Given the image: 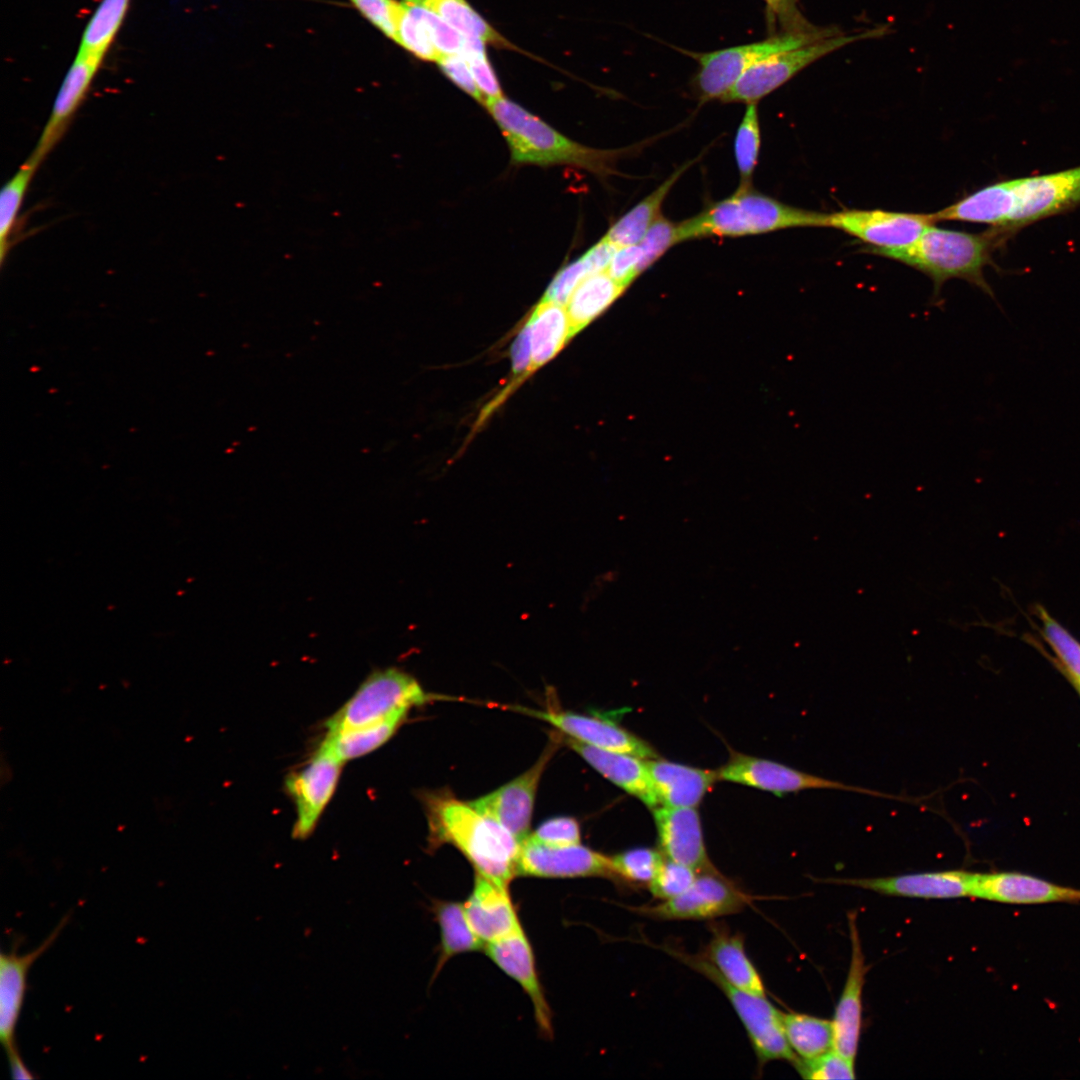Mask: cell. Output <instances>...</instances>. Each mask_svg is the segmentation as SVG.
<instances>
[{
  "label": "cell",
  "mask_w": 1080,
  "mask_h": 1080,
  "mask_svg": "<svg viewBox=\"0 0 1080 1080\" xmlns=\"http://www.w3.org/2000/svg\"><path fill=\"white\" fill-rule=\"evenodd\" d=\"M1080 204V166L999 181L933 213L939 221L987 224L1007 238L1019 229Z\"/></svg>",
  "instance_id": "cell-1"
},
{
  "label": "cell",
  "mask_w": 1080,
  "mask_h": 1080,
  "mask_svg": "<svg viewBox=\"0 0 1080 1080\" xmlns=\"http://www.w3.org/2000/svg\"><path fill=\"white\" fill-rule=\"evenodd\" d=\"M431 846L448 843L476 873L508 887L516 876L520 842L497 821L448 793L423 796Z\"/></svg>",
  "instance_id": "cell-2"
},
{
  "label": "cell",
  "mask_w": 1080,
  "mask_h": 1080,
  "mask_svg": "<svg viewBox=\"0 0 1080 1080\" xmlns=\"http://www.w3.org/2000/svg\"><path fill=\"white\" fill-rule=\"evenodd\" d=\"M1006 239L1005 235L993 228L975 234L940 228L934 224L906 247L872 253L901 262L927 275L933 282L936 304L942 286L950 279L965 280L995 299L984 276V269L993 264V251Z\"/></svg>",
  "instance_id": "cell-3"
},
{
  "label": "cell",
  "mask_w": 1080,
  "mask_h": 1080,
  "mask_svg": "<svg viewBox=\"0 0 1080 1080\" xmlns=\"http://www.w3.org/2000/svg\"><path fill=\"white\" fill-rule=\"evenodd\" d=\"M516 165H569L606 177L615 173L622 150H603L575 142L505 97L486 103Z\"/></svg>",
  "instance_id": "cell-4"
},
{
  "label": "cell",
  "mask_w": 1080,
  "mask_h": 1080,
  "mask_svg": "<svg viewBox=\"0 0 1080 1080\" xmlns=\"http://www.w3.org/2000/svg\"><path fill=\"white\" fill-rule=\"evenodd\" d=\"M829 213L806 210L739 186L729 197L678 223L680 242L707 237H739L788 228L828 227Z\"/></svg>",
  "instance_id": "cell-5"
},
{
  "label": "cell",
  "mask_w": 1080,
  "mask_h": 1080,
  "mask_svg": "<svg viewBox=\"0 0 1080 1080\" xmlns=\"http://www.w3.org/2000/svg\"><path fill=\"white\" fill-rule=\"evenodd\" d=\"M837 34L839 33L833 27L817 28L810 32L780 33L762 41L710 52H684L699 64L693 84L699 99L707 102L722 100L740 77L757 62L773 54Z\"/></svg>",
  "instance_id": "cell-6"
},
{
  "label": "cell",
  "mask_w": 1080,
  "mask_h": 1080,
  "mask_svg": "<svg viewBox=\"0 0 1080 1080\" xmlns=\"http://www.w3.org/2000/svg\"><path fill=\"white\" fill-rule=\"evenodd\" d=\"M663 950L707 977L723 991L747 1032L759 1067L773 1060H786L793 1065L797 1063L799 1058L785 1034L783 1013L766 996L735 988L702 954L691 955L667 947Z\"/></svg>",
  "instance_id": "cell-7"
},
{
  "label": "cell",
  "mask_w": 1080,
  "mask_h": 1080,
  "mask_svg": "<svg viewBox=\"0 0 1080 1080\" xmlns=\"http://www.w3.org/2000/svg\"><path fill=\"white\" fill-rule=\"evenodd\" d=\"M431 699L433 696L407 672L395 667L378 669L364 679L325 726L330 733L377 723Z\"/></svg>",
  "instance_id": "cell-8"
},
{
  "label": "cell",
  "mask_w": 1080,
  "mask_h": 1080,
  "mask_svg": "<svg viewBox=\"0 0 1080 1080\" xmlns=\"http://www.w3.org/2000/svg\"><path fill=\"white\" fill-rule=\"evenodd\" d=\"M887 32L888 28L881 26L851 35L837 34L773 54L751 66L721 101L747 105L757 103L823 56L856 41L881 37Z\"/></svg>",
  "instance_id": "cell-9"
},
{
  "label": "cell",
  "mask_w": 1080,
  "mask_h": 1080,
  "mask_svg": "<svg viewBox=\"0 0 1080 1080\" xmlns=\"http://www.w3.org/2000/svg\"><path fill=\"white\" fill-rule=\"evenodd\" d=\"M752 896L717 870L701 872L683 894L657 903L629 907L655 920H710L742 911Z\"/></svg>",
  "instance_id": "cell-10"
},
{
  "label": "cell",
  "mask_w": 1080,
  "mask_h": 1080,
  "mask_svg": "<svg viewBox=\"0 0 1080 1080\" xmlns=\"http://www.w3.org/2000/svg\"><path fill=\"white\" fill-rule=\"evenodd\" d=\"M717 774L719 780L758 788L776 795L807 789H834L891 799H906L905 797L901 799V797L895 795L830 780L799 771L778 762L738 752L731 753L729 760L717 771Z\"/></svg>",
  "instance_id": "cell-11"
},
{
  "label": "cell",
  "mask_w": 1080,
  "mask_h": 1080,
  "mask_svg": "<svg viewBox=\"0 0 1080 1080\" xmlns=\"http://www.w3.org/2000/svg\"><path fill=\"white\" fill-rule=\"evenodd\" d=\"M936 222L933 213L881 209H845L828 215V227L868 244L870 253L906 247Z\"/></svg>",
  "instance_id": "cell-12"
},
{
  "label": "cell",
  "mask_w": 1080,
  "mask_h": 1080,
  "mask_svg": "<svg viewBox=\"0 0 1080 1080\" xmlns=\"http://www.w3.org/2000/svg\"><path fill=\"white\" fill-rule=\"evenodd\" d=\"M342 764L319 746L303 768L287 776L285 788L296 810L292 830L295 839H305L315 829L335 792Z\"/></svg>",
  "instance_id": "cell-13"
},
{
  "label": "cell",
  "mask_w": 1080,
  "mask_h": 1080,
  "mask_svg": "<svg viewBox=\"0 0 1080 1080\" xmlns=\"http://www.w3.org/2000/svg\"><path fill=\"white\" fill-rule=\"evenodd\" d=\"M605 877L616 882L611 858L579 844L549 846L529 836L520 844L516 876Z\"/></svg>",
  "instance_id": "cell-14"
},
{
  "label": "cell",
  "mask_w": 1080,
  "mask_h": 1080,
  "mask_svg": "<svg viewBox=\"0 0 1080 1080\" xmlns=\"http://www.w3.org/2000/svg\"><path fill=\"white\" fill-rule=\"evenodd\" d=\"M558 742L552 741L538 760L524 773L498 789L469 803L497 821L521 843L529 836L537 787Z\"/></svg>",
  "instance_id": "cell-15"
},
{
  "label": "cell",
  "mask_w": 1080,
  "mask_h": 1080,
  "mask_svg": "<svg viewBox=\"0 0 1080 1080\" xmlns=\"http://www.w3.org/2000/svg\"><path fill=\"white\" fill-rule=\"evenodd\" d=\"M70 919L64 916L48 937L34 950L19 954L18 944L0 956V1041L8 1061L21 1057L16 1045V1029L24 1005L28 973L32 965L56 941Z\"/></svg>",
  "instance_id": "cell-16"
},
{
  "label": "cell",
  "mask_w": 1080,
  "mask_h": 1080,
  "mask_svg": "<svg viewBox=\"0 0 1080 1080\" xmlns=\"http://www.w3.org/2000/svg\"><path fill=\"white\" fill-rule=\"evenodd\" d=\"M519 711L539 718L557 728L565 736L585 744L630 754L645 760L657 758L656 751L647 742L610 720L568 711H540L526 708H519Z\"/></svg>",
  "instance_id": "cell-17"
},
{
  "label": "cell",
  "mask_w": 1080,
  "mask_h": 1080,
  "mask_svg": "<svg viewBox=\"0 0 1080 1080\" xmlns=\"http://www.w3.org/2000/svg\"><path fill=\"white\" fill-rule=\"evenodd\" d=\"M974 877L975 873L948 870L878 878H832L825 882L855 886L885 895L948 899L970 896Z\"/></svg>",
  "instance_id": "cell-18"
},
{
  "label": "cell",
  "mask_w": 1080,
  "mask_h": 1080,
  "mask_svg": "<svg viewBox=\"0 0 1080 1080\" xmlns=\"http://www.w3.org/2000/svg\"><path fill=\"white\" fill-rule=\"evenodd\" d=\"M487 956L529 996L539 1030L551 1037L552 1014L539 982L531 945L519 926L514 932L485 945Z\"/></svg>",
  "instance_id": "cell-19"
},
{
  "label": "cell",
  "mask_w": 1080,
  "mask_h": 1080,
  "mask_svg": "<svg viewBox=\"0 0 1080 1080\" xmlns=\"http://www.w3.org/2000/svg\"><path fill=\"white\" fill-rule=\"evenodd\" d=\"M654 819L661 853L666 859L682 863L696 872L716 870L711 864L694 807H656Z\"/></svg>",
  "instance_id": "cell-20"
},
{
  "label": "cell",
  "mask_w": 1080,
  "mask_h": 1080,
  "mask_svg": "<svg viewBox=\"0 0 1080 1080\" xmlns=\"http://www.w3.org/2000/svg\"><path fill=\"white\" fill-rule=\"evenodd\" d=\"M970 897L1008 904L1080 901V889L1019 872L975 873Z\"/></svg>",
  "instance_id": "cell-21"
},
{
  "label": "cell",
  "mask_w": 1080,
  "mask_h": 1080,
  "mask_svg": "<svg viewBox=\"0 0 1080 1080\" xmlns=\"http://www.w3.org/2000/svg\"><path fill=\"white\" fill-rule=\"evenodd\" d=\"M103 60L75 55L56 95L51 113L31 153L43 161L62 138L84 102Z\"/></svg>",
  "instance_id": "cell-22"
},
{
  "label": "cell",
  "mask_w": 1080,
  "mask_h": 1080,
  "mask_svg": "<svg viewBox=\"0 0 1080 1080\" xmlns=\"http://www.w3.org/2000/svg\"><path fill=\"white\" fill-rule=\"evenodd\" d=\"M851 960L832 1022L833 1049L855 1061L861 1031L862 990L867 967L855 917H849Z\"/></svg>",
  "instance_id": "cell-23"
},
{
  "label": "cell",
  "mask_w": 1080,
  "mask_h": 1080,
  "mask_svg": "<svg viewBox=\"0 0 1080 1080\" xmlns=\"http://www.w3.org/2000/svg\"><path fill=\"white\" fill-rule=\"evenodd\" d=\"M463 906L470 927L485 945L506 937L521 926L508 887L478 873Z\"/></svg>",
  "instance_id": "cell-24"
},
{
  "label": "cell",
  "mask_w": 1080,
  "mask_h": 1080,
  "mask_svg": "<svg viewBox=\"0 0 1080 1080\" xmlns=\"http://www.w3.org/2000/svg\"><path fill=\"white\" fill-rule=\"evenodd\" d=\"M563 741L612 783L637 797L648 807H658L660 802L646 761L642 762L630 754L597 748L568 736L564 737Z\"/></svg>",
  "instance_id": "cell-25"
},
{
  "label": "cell",
  "mask_w": 1080,
  "mask_h": 1080,
  "mask_svg": "<svg viewBox=\"0 0 1080 1080\" xmlns=\"http://www.w3.org/2000/svg\"><path fill=\"white\" fill-rule=\"evenodd\" d=\"M646 765L659 802L667 807H695L718 779L717 771L694 768L667 760L649 759Z\"/></svg>",
  "instance_id": "cell-26"
},
{
  "label": "cell",
  "mask_w": 1080,
  "mask_h": 1080,
  "mask_svg": "<svg viewBox=\"0 0 1080 1080\" xmlns=\"http://www.w3.org/2000/svg\"><path fill=\"white\" fill-rule=\"evenodd\" d=\"M711 928V938L702 955L735 988L766 996L762 978L745 951L743 937L719 925Z\"/></svg>",
  "instance_id": "cell-27"
},
{
  "label": "cell",
  "mask_w": 1080,
  "mask_h": 1080,
  "mask_svg": "<svg viewBox=\"0 0 1080 1080\" xmlns=\"http://www.w3.org/2000/svg\"><path fill=\"white\" fill-rule=\"evenodd\" d=\"M531 327V373L546 364L571 338L570 324L564 305L543 300L534 307L528 318Z\"/></svg>",
  "instance_id": "cell-28"
},
{
  "label": "cell",
  "mask_w": 1080,
  "mask_h": 1080,
  "mask_svg": "<svg viewBox=\"0 0 1080 1080\" xmlns=\"http://www.w3.org/2000/svg\"><path fill=\"white\" fill-rule=\"evenodd\" d=\"M693 163L687 162L674 171L660 186L620 217L604 238L616 247L637 245L648 229L661 216L662 204L673 185Z\"/></svg>",
  "instance_id": "cell-29"
},
{
  "label": "cell",
  "mask_w": 1080,
  "mask_h": 1080,
  "mask_svg": "<svg viewBox=\"0 0 1080 1080\" xmlns=\"http://www.w3.org/2000/svg\"><path fill=\"white\" fill-rule=\"evenodd\" d=\"M626 289L606 271L586 277L567 302L571 337L602 314Z\"/></svg>",
  "instance_id": "cell-30"
},
{
  "label": "cell",
  "mask_w": 1080,
  "mask_h": 1080,
  "mask_svg": "<svg viewBox=\"0 0 1080 1080\" xmlns=\"http://www.w3.org/2000/svg\"><path fill=\"white\" fill-rule=\"evenodd\" d=\"M408 711H400L377 723L327 732L320 746L343 763L361 757L386 743L404 722Z\"/></svg>",
  "instance_id": "cell-31"
},
{
  "label": "cell",
  "mask_w": 1080,
  "mask_h": 1080,
  "mask_svg": "<svg viewBox=\"0 0 1080 1080\" xmlns=\"http://www.w3.org/2000/svg\"><path fill=\"white\" fill-rule=\"evenodd\" d=\"M432 912L440 928V951L433 974L435 978L450 958L461 953L478 951L483 949L485 944L470 927L463 904L434 901Z\"/></svg>",
  "instance_id": "cell-32"
},
{
  "label": "cell",
  "mask_w": 1080,
  "mask_h": 1080,
  "mask_svg": "<svg viewBox=\"0 0 1080 1080\" xmlns=\"http://www.w3.org/2000/svg\"><path fill=\"white\" fill-rule=\"evenodd\" d=\"M132 0H100L80 37L77 55L104 60L114 43Z\"/></svg>",
  "instance_id": "cell-33"
},
{
  "label": "cell",
  "mask_w": 1080,
  "mask_h": 1080,
  "mask_svg": "<svg viewBox=\"0 0 1080 1080\" xmlns=\"http://www.w3.org/2000/svg\"><path fill=\"white\" fill-rule=\"evenodd\" d=\"M618 247L604 237L580 258L564 266L552 279L542 299L567 304L577 286L589 275L606 271Z\"/></svg>",
  "instance_id": "cell-34"
},
{
  "label": "cell",
  "mask_w": 1080,
  "mask_h": 1080,
  "mask_svg": "<svg viewBox=\"0 0 1080 1080\" xmlns=\"http://www.w3.org/2000/svg\"><path fill=\"white\" fill-rule=\"evenodd\" d=\"M788 1043L799 1059H814L833 1049L832 1022L815 1016L783 1013Z\"/></svg>",
  "instance_id": "cell-35"
},
{
  "label": "cell",
  "mask_w": 1080,
  "mask_h": 1080,
  "mask_svg": "<svg viewBox=\"0 0 1080 1080\" xmlns=\"http://www.w3.org/2000/svg\"><path fill=\"white\" fill-rule=\"evenodd\" d=\"M403 2L428 8L464 36L479 38L494 45H508L505 39L466 0H403Z\"/></svg>",
  "instance_id": "cell-36"
},
{
  "label": "cell",
  "mask_w": 1080,
  "mask_h": 1080,
  "mask_svg": "<svg viewBox=\"0 0 1080 1080\" xmlns=\"http://www.w3.org/2000/svg\"><path fill=\"white\" fill-rule=\"evenodd\" d=\"M41 161L30 155L5 183L0 193V260L9 250V238L28 186Z\"/></svg>",
  "instance_id": "cell-37"
},
{
  "label": "cell",
  "mask_w": 1080,
  "mask_h": 1080,
  "mask_svg": "<svg viewBox=\"0 0 1080 1080\" xmlns=\"http://www.w3.org/2000/svg\"><path fill=\"white\" fill-rule=\"evenodd\" d=\"M610 858L617 883L648 888L664 861L661 852L645 847L629 849Z\"/></svg>",
  "instance_id": "cell-38"
},
{
  "label": "cell",
  "mask_w": 1080,
  "mask_h": 1080,
  "mask_svg": "<svg viewBox=\"0 0 1080 1080\" xmlns=\"http://www.w3.org/2000/svg\"><path fill=\"white\" fill-rule=\"evenodd\" d=\"M760 146L761 133L757 103H752L746 107L734 141V154L740 175V186H751Z\"/></svg>",
  "instance_id": "cell-39"
},
{
  "label": "cell",
  "mask_w": 1080,
  "mask_h": 1080,
  "mask_svg": "<svg viewBox=\"0 0 1080 1080\" xmlns=\"http://www.w3.org/2000/svg\"><path fill=\"white\" fill-rule=\"evenodd\" d=\"M1041 633L1076 687L1080 686V642L1044 609L1039 608Z\"/></svg>",
  "instance_id": "cell-40"
},
{
  "label": "cell",
  "mask_w": 1080,
  "mask_h": 1080,
  "mask_svg": "<svg viewBox=\"0 0 1080 1080\" xmlns=\"http://www.w3.org/2000/svg\"><path fill=\"white\" fill-rule=\"evenodd\" d=\"M484 43L482 39L465 36L461 54L468 62L475 83L484 99L485 106L487 102L503 97V93L495 72L487 59Z\"/></svg>",
  "instance_id": "cell-41"
},
{
  "label": "cell",
  "mask_w": 1080,
  "mask_h": 1080,
  "mask_svg": "<svg viewBox=\"0 0 1080 1080\" xmlns=\"http://www.w3.org/2000/svg\"><path fill=\"white\" fill-rule=\"evenodd\" d=\"M679 242L678 223H674L661 215L639 243L641 258L637 267V275L651 267L668 249Z\"/></svg>",
  "instance_id": "cell-42"
},
{
  "label": "cell",
  "mask_w": 1080,
  "mask_h": 1080,
  "mask_svg": "<svg viewBox=\"0 0 1080 1080\" xmlns=\"http://www.w3.org/2000/svg\"><path fill=\"white\" fill-rule=\"evenodd\" d=\"M399 18L395 42L416 57L426 61H438L440 54L432 43L422 22L409 10L404 2Z\"/></svg>",
  "instance_id": "cell-43"
},
{
  "label": "cell",
  "mask_w": 1080,
  "mask_h": 1080,
  "mask_svg": "<svg viewBox=\"0 0 1080 1080\" xmlns=\"http://www.w3.org/2000/svg\"><path fill=\"white\" fill-rule=\"evenodd\" d=\"M404 3L425 26L440 57L462 52L465 43L464 35L428 8L413 3Z\"/></svg>",
  "instance_id": "cell-44"
},
{
  "label": "cell",
  "mask_w": 1080,
  "mask_h": 1080,
  "mask_svg": "<svg viewBox=\"0 0 1080 1080\" xmlns=\"http://www.w3.org/2000/svg\"><path fill=\"white\" fill-rule=\"evenodd\" d=\"M696 877L691 867L665 858L649 890L655 898L669 900L688 890Z\"/></svg>",
  "instance_id": "cell-45"
},
{
  "label": "cell",
  "mask_w": 1080,
  "mask_h": 1080,
  "mask_svg": "<svg viewBox=\"0 0 1080 1080\" xmlns=\"http://www.w3.org/2000/svg\"><path fill=\"white\" fill-rule=\"evenodd\" d=\"M794 1066L799 1074L805 1079L831 1080L855 1078L854 1061L844 1057L834 1049H831L814 1059H799Z\"/></svg>",
  "instance_id": "cell-46"
},
{
  "label": "cell",
  "mask_w": 1080,
  "mask_h": 1080,
  "mask_svg": "<svg viewBox=\"0 0 1080 1080\" xmlns=\"http://www.w3.org/2000/svg\"><path fill=\"white\" fill-rule=\"evenodd\" d=\"M355 9L386 37L395 41L402 2L396 0H350Z\"/></svg>",
  "instance_id": "cell-47"
},
{
  "label": "cell",
  "mask_w": 1080,
  "mask_h": 1080,
  "mask_svg": "<svg viewBox=\"0 0 1080 1080\" xmlns=\"http://www.w3.org/2000/svg\"><path fill=\"white\" fill-rule=\"evenodd\" d=\"M530 837L549 846L579 844L580 826L573 817H553L541 823Z\"/></svg>",
  "instance_id": "cell-48"
},
{
  "label": "cell",
  "mask_w": 1080,
  "mask_h": 1080,
  "mask_svg": "<svg viewBox=\"0 0 1080 1080\" xmlns=\"http://www.w3.org/2000/svg\"><path fill=\"white\" fill-rule=\"evenodd\" d=\"M512 371L514 378L504 391L495 399L500 404L509 393L530 376L531 365V327L529 319L519 330L511 348Z\"/></svg>",
  "instance_id": "cell-49"
},
{
  "label": "cell",
  "mask_w": 1080,
  "mask_h": 1080,
  "mask_svg": "<svg viewBox=\"0 0 1080 1080\" xmlns=\"http://www.w3.org/2000/svg\"><path fill=\"white\" fill-rule=\"evenodd\" d=\"M767 8L769 24L778 22L785 33H802L816 30L799 11L796 0H763Z\"/></svg>",
  "instance_id": "cell-50"
},
{
  "label": "cell",
  "mask_w": 1080,
  "mask_h": 1080,
  "mask_svg": "<svg viewBox=\"0 0 1080 1080\" xmlns=\"http://www.w3.org/2000/svg\"><path fill=\"white\" fill-rule=\"evenodd\" d=\"M437 63L452 82L484 105V99L475 83L468 62L461 53L443 55Z\"/></svg>",
  "instance_id": "cell-51"
},
{
  "label": "cell",
  "mask_w": 1080,
  "mask_h": 1080,
  "mask_svg": "<svg viewBox=\"0 0 1080 1080\" xmlns=\"http://www.w3.org/2000/svg\"><path fill=\"white\" fill-rule=\"evenodd\" d=\"M641 258L639 244L617 248L606 272L626 288L638 276L637 267Z\"/></svg>",
  "instance_id": "cell-52"
},
{
  "label": "cell",
  "mask_w": 1080,
  "mask_h": 1080,
  "mask_svg": "<svg viewBox=\"0 0 1080 1080\" xmlns=\"http://www.w3.org/2000/svg\"><path fill=\"white\" fill-rule=\"evenodd\" d=\"M1077 688L1079 689V692H1080V686H1079V687H1077Z\"/></svg>",
  "instance_id": "cell-53"
}]
</instances>
